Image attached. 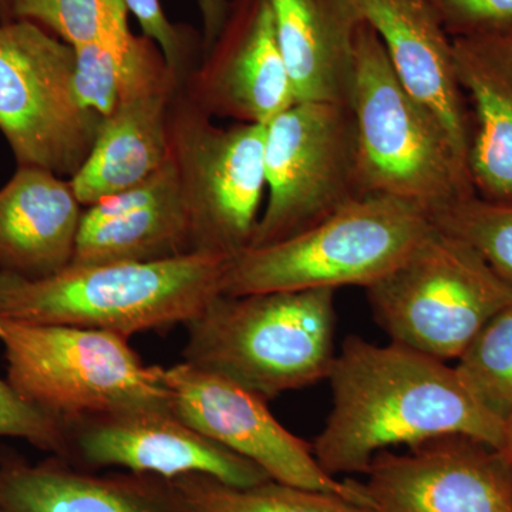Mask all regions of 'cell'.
Here are the masks:
<instances>
[{"instance_id":"31","label":"cell","mask_w":512,"mask_h":512,"mask_svg":"<svg viewBox=\"0 0 512 512\" xmlns=\"http://www.w3.org/2000/svg\"><path fill=\"white\" fill-rule=\"evenodd\" d=\"M501 451H503L505 458H507L508 466H510L512 473V414L504 421V444Z\"/></svg>"},{"instance_id":"20","label":"cell","mask_w":512,"mask_h":512,"mask_svg":"<svg viewBox=\"0 0 512 512\" xmlns=\"http://www.w3.org/2000/svg\"><path fill=\"white\" fill-rule=\"evenodd\" d=\"M295 103L349 104L362 25L350 0H271Z\"/></svg>"},{"instance_id":"4","label":"cell","mask_w":512,"mask_h":512,"mask_svg":"<svg viewBox=\"0 0 512 512\" xmlns=\"http://www.w3.org/2000/svg\"><path fill=\"white\" fill-rule=\"evenodd\" d=\"M349 107L367 197L409 202L431 217L476 194L450 134L407 89L366 22L357 30Z\"/></svg>"},{"instance_id":"7","label":"cell","mask_w":512,"mask_h":512,"mask_svg":"<svg viewBox=\"0 0 512 512\" xmlns=\"http://www.w3.org/2000/svg\"><path fill=\"white\" fill-rule=\"evenodd\" d=\"M367 301L393 343L441 362L457 360L512 289L463 239L434 225L412 254L367 286Z\"/></svg>"},{"instance_id":"28","label":"cell","mask_w":512,"mask_h":512,"mask_svg":"<svg viewBox=\"0 0 512 512\" xmlns=\"http://www.w3.org/2000/svg\"><path fill=\"white\" fill-rule=\"evenodd\" d=\"M451 39L512 28V0H426Z\"/></svg>"},{"instance_id":"17","label":"cell","mask_w":512,"mask_h":512,"mask_svg":"<svg viewBox=\"0 0 512 512\" xmlns=\"http://www.w3.org/2000/svg\"><path fill=\"white\" fill-rule=\"evenodd\" d=\"M470 117L468 171L476 195L512 198V28L451 39Z\"/></svg>"},{"instance_id":"6","label":"cell","mask_w":512,"mask_h":512,"mask_svg":"<svg viewBox=\"0 0 512 512\" xmlns=\"http://www.w3.org/2000/svg\"><path fill=\"white\" fill-rule=\"evenodd\" d=\"M434 228L429 212L396 198H360L301 234L229 259L222 295L375 284Z\"/></svg>"},{"instance_id":"26","label":"cell","mask_w":512,"mask_h":512,"mask_svg":"<svg viewBox=\"0 0 512 512\" xmlns=\"http://www.w3.org/2000/svg\"><path fill=\"white\" fill-rule=\"evenodd\" d=\"M431 221L467 242L512 289V198L491 201L473 194L431 215Z\"/></svg>"},{"instance_id":"23","label":"cell","mask_w":512,"mask_h":512,"mask_svg":"<svg viewBox=\"0 0 512 512\" xmlns=\"http://www.w3.org/2000/svg\"><path fill=\"white\" fill-rule=\"evenodd\" d=\"M170 481L184 512H375L339 495L274 480L234 487L212 477L188 474Z\"/></svg>"},{"instance_id":"24","label":"cell","mask_w":512,"mask_h":512,"mask_svg":"<svg viewBox=\"0 0 512 512\" xmlns=\"http://www.w3.org/2000/svg\"><path fill=\"white\" fill-rule=\"evenodd\" d=\"M458 376L497 419L512 414V302L485 323L458 357Z\"/></svg>"},{"instance_id":"32","label":"cell","mask_w":512,"mask_h":512,"mask_svg":"<svg viewBox=\"0 0 512 512\" xmlns=\"http://www.w3.org/2000/svg\"><path fill=\"white\" fill-rule=\"evenodd\" d=\"M12 5H10V0H0V23H8L12 22Z\"/></svg>"},{"instance_id":"3","label":"cell","mask_w":512,"mask_h":512,"mask_svg":"<svg viewBox=\"0 0 512 512\" xmlns=\"http://www.w3.org/2000/svg\"><path fill=\"white\" fill-rule=\"evenodd\" d=\"M336 289L218 295L187 325L188 365L265 402L328 379L335 360Z\"/></svg>"},{"instance_id":"33","label":"cell","mask_w":512,"mask_h":512,"mask_svg":"<svg viewBox=\"0 0 512 512\" xmlns=\"http://www.w3.org/2000/svg\"><path fill=\"white\" fill-rule=\"evenodd\" d=\"M227 2H231V0H227Z\"/></svg>"},{"instance_id":"9","label":"cell","mask_w":512,"mask_h":512,"mask_svg":"<svg viewBox=\"0 0 512 512\" xmlns=\"http://www.w3.org/2000/svg\"><path fill=\"white\" fill-rule=\"evenodd\" d=\"M266 204L251 247L295 237L367 197L349 104L295 103L265 126Z\"/></svg>"},{"instance_id":"5","label":"cell","mask_w":512,"mask_h":512,"mask_svg":"<svg viewBox=\"0 0 512 512\" xmlns=\"http://www.w3.org/2000/svg\"><path fill=\"white\" fill-rule=\"evenodd\" d=\"M0 343L10 386L62 424L128 410L173 412L165 367L147 366L117 333L0 318Z\"/></svg>"},{"instance_id":"11","label":"cell","mask_w":512,"mask_h":512,"mask_svg":"<svg viewBox=\"0 0 512 512\" xmlns=\"http://www.w3.org/2000/svg\"><path fill=\"white\" fill-rule=\"evenodd\" d=\"M164 377L178 419L252 461L271 480L372 508L362 483L340 481L323 471L312 446L286 430L261 397L185 362L165 369Z\"/></svg>"},{"instance_id":"1","label":"cell","mask_w":512,"mask_h":512,"mask_svg":"<svg viewBox=\"0 0 512 512\" xmlns=\"http://www.w3.org/2000/svg\"><path fill=\"white\" fill-rule=\"evenodd\" d=\"M328 380L333 407L312 444L329 476L366 474L377 454L467 436L501 450L504 421L481 406L456 367L399 343L345 339Z\"/></svg>"},{"instance_id":"15","label":"cell","mask_w":512,"mask_h":512,"mask_svg":"<svg viewBox=\"0 0 512 512\" xmlns=\"http://www.w3.org/2000/svg\"><path fill=\"white\" fill-rule=\"evenodd\" d=\"M197 254L173 161L153 177L84 208L70 265L146 264Z\"/></svg>"},{"instance_id":"18","label":"cell","mask_w":512,"mask_h":512,"mask_svg":"<svg viewBox=\"0 0 512 512\" xmlns=\"http://www.w3.org/2000/svg\"><path fill=\"white\" fill-rule=\"evenodd\" d=\"M83 211L70 180L19 167L0 188V272L26 279L62 272L72 264Z\"/></svg>"},{"instance_id":"21","label":"cell","mask_w":512,"mask_h":512,"mask_svg":"<svg viewBox=\"0 0 512 512\" xmlns=\"http://www.w3.org/2000/svg\"><path fill=\"white\" fill-rule=\"evenodd\" d=\"M178 90L138 94L101 120L89 156L69 178L84 208L144 183L167 164L168 116Z\"/></svg>"},{"instance_id":"13","label":"cell","mask_w":512,"mask_h":512,"mask_svg":"<svg viewBox=\"0 0 512 512\" xmlns=\"http://www.w3.org/2000/svg\"><path fill=\"white\" fill-rule=\"evenodd\" d=\"M362 484L375 512H512V473L503 451L446 436L382 451Z\"/></svg>"},{"instance_id":"19","label":"cell","mask_w":512,"mask_h":512,"mask_svg":"<svg viewBox=\"0 0 512 512\" xmlns=\"http://www.w3.org/2000/svg\"><path fill=\"white\" fill-rule=\"evenodd\" d=\"M2 512H184L170 480L143 474L93 476L62 458L29 464L0 457Z\"/></svg>"},{"instance_id":"16","label":"cell","mask_w":512,"mask_h":512,"mask_svg":"<svg viewBox=\"0 0 512 512\" xmlns=\"http://www.w3.org/2000/svg\"><path fill=\"white\" fill-rule=\"evenodd\" d=\"M382 40L402 82L441 121L468 165L470 117L453 42L426 0H350Z\"/></svg>"},{"instance_id":"12","label":"cell","mask_w":512,"mask_h":512,"mask_svg":"<svg viewBox=\"0 0 512 512\" xmlns=\"http://www.w3.org/2000/svg\"><path fill=\"white\" fill-rule=\"evenodd\" d=\"M62 460L86 468L121 467L164 480L201 474L252 487L271 480L261 467L220 446L170 410H128L63 423Z\"/></svg>"},{"instance_id":"22","label":"cell","mask_w":512,"mask_h":512,"mask_svg":"<svg viewBox=\"0 0 512 512\" xmlns=\"http://www.w3.org/2000/svg\"><path fill=\"white\" fill-rule=\"evenodd\" d=\"M74 96L101 119L121 101L138 94L178 90L183 80L168 66L160 47L147 36L74 47Z\"/></svg>"},{"instance_id":"29","label":"cell","mask_w":512,"mask_h":512,"mask_svg":"<svg viewBox=\"0 0 512 512\" xmlns=\"http://www.w3.org/2000/svg\"><path fill=\"white\" fill-rule=\"evenodd\" d=\"M128 12L136 16L144 36L157 43L168 66L181 80L187 79L192 67L187 39L165 16L160 0H126Z\"/></svg>"},{"instance_id":"34","label":"cell","mask_w":512,"mask_h":512,"mask_svg":"<svg viewBox=\"0 0 512 512\" xmlns=\"http://www.w3.org/2000/svg\"><path fill=\"white\" fill-rule=\"evenodd\" d=\"M0 512H2V511H0Z\"/></svg>"},{"instance_id":"30","label":"cell","mask_w":512,"mask_h":512,"mask_svg":"<svg viewBox=\"0 0 512 512\" xmlns=\"http://www.w3.org/2000/svg\"><path fill=\"white\" fill-rule=\"evenodd\" d=\"M202 19V52H207L220 36L229 12L227 0H197Z\"/></svg>"},{"instance_id":"2","label":"cell","mask_w":512,"mask_h":512,"mask_svg":"<svg viewBox=\"0 0 512 512\" xmlns=\"http://www.w3.org/2000/svg\"><path fill=\"white\" fill-rule=\"evenodd\" d=\"M229 258L190 254L146 264L70 265L26 279L0 272V318L137 333L187 325L222 295Z\"/></svg>"},{"instance_id":"27","label":"cell","mask_w":512,"mask_h":512,"mask_svg":"<svg viewBox=\"0 0 512 512\" xmlns=\"http://www.w3.org/2000/svg\"><path fill=\"white\" fill-rule=\"evenodd\" d=\"M0 437L28 441L40 450L63 458L66 451L63 424L23 400L6 379L0 377Z\"/></svg>"},{"instance_id":"25","label":"cell","mask_w":512,"mask_h":512,"mask_svg":"<svg viewBox=\"0 0 512 512\" xmlns=\"http://www.w3.org/2000/svg\"><path fill=\"white\" fill-rule=\"evenodd\" d=\"M10 5L13 19L37 23L73 49L131 35L126 0H10Z\"/></svg>"},{"instance_id":"8","label":"cell","mask_w":512,"mask_h":512,"mask_svg":"<svg viewBox=\"0 0 512 512\" xmlns=\"http://www.w3.org/2000/svg\"><path fill=\"white\" fill-rule=\"evenodd\" d=\"M185 94H175L168 146L197 254L234 258L251 247L266 194L265 126H217Z\"/></svg>"},{"instance_id":"10","label":"cell","mask_w":512,"mask_h":512,"mask_svg":"<svg viewBox=\"0 0 512 512\" xmlns=\"http://www.w3.org/2000/svg\"><path fill=\"white\" fill-rule=\"evenodd\" d=\"M72 46L29 20L0 23V131L19 167L72 178L101 117L74 96Z\"/></svg>"},{"instance_id":"14","label":"cell","mask_w":512,"mask_h":512,"mask_svg":"<svg viewBox=\"0 0 512 512\" xmlns=\"http://www.w3.org/2000/svg\"><path fill=\"white\" fill-rule=\"evenodd\" d=\"M204 113L261 124L295 104L276 37L271 0H231L227 22L202 62L184 80Z\"/></svg>"}]
</instances>
